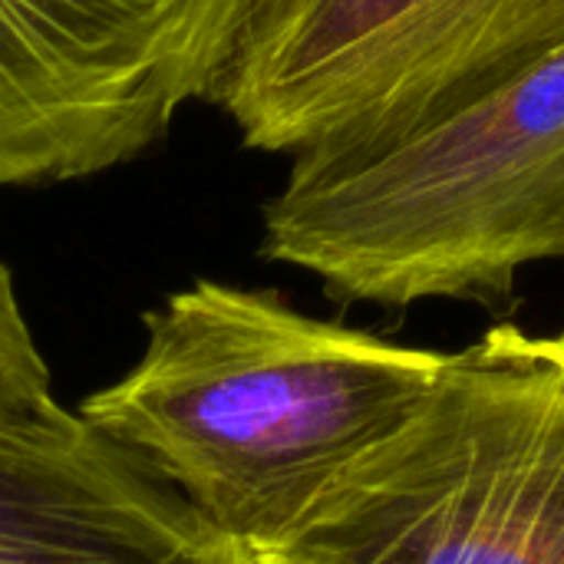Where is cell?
Listing matches in <instances>:
<instances>
[{
  "mask_svg": "<svg viewBox=\"0 0 564 564\" xmlns=\"http://www.w3.org/2000/svg\"><path fill=\"white\" fill-rule=\"evenodd\" d=\"M145 350L79 416L264 564L337 476L390 436L440 350L307 317L278 294L195 281L142 317Z\"/></svg>",
  "mask_w": 564,
  "mask_h": 564,
  "instance_id": "1",
  "label": "cell"
},
{
  "mask_svg": "<svg viewBox=\"0 0 564 564\" xmlns=\"http://www.w3.org/2000/svg\"><path fill=\"white\" fill-rule=\"evenodd\" d=\"M261 218V254L337 301L506 307L564 258V43L420 129L297 149Z\"/></svg>",
  "mask_w": 564,
  "mask_h": 564,
  "instance_id": "2",
  "label": "cell"
},
{
  "mask_svg": "<svg viewBox=\"0 0 564 564\" xmlns=\"http://www.w3.org/2000/svg\"><path fill=\"white\" fill-rule=\"evenodd\" d=\"M264 564H564V337L502 324L443 354Z\"/></svg>",
  "mask_w": 564,
  "mask_h": 564,
  "instance_id": "3",
  "label": "cell"
},
{
  "mask_svg": "<svg viewBox=\"0 0 564 564\" xmlns=\"http://www.w3.org/2000/svg\"><path fill=\"white\" fill-rule=\"evenodd\" d=\"M562 43L564 0H245L205 102L294 155L420 129Z\"/></svg>",
  "mask_w": 564,
  "mask_h": 564,
  "instance_id": "4",
  "label": "cell"
},
{
  "mask_svg": "<svg viewBox=\"0 0 564 564\" xmlns=\"http://www.w3.org/2000/svg\"><path fill=\"white\" fill-rule=\"evenodd\" d=\"M245 0H0V188L142 155L208 99Z\"/></svg>",
  "mask_w": 564,
  "mask_h": 564,
  "instance_id": "5",
  "label": "cell"
},
{
  "mask_svg": "<svg viewBox=\"0 0 564 564\" xmlns=\"http://www.w3.org/2000/svg\"><path fill=\"white\" fill-rule=\"evenodd\" d=\"M0 564H248L56 397L0 410Z\"/></svg>",
  "mask_w": 564,
  "mask_h": 564,
  "instance_id": "6",
  "label": "cell"
}]
</instances>
